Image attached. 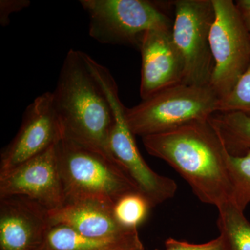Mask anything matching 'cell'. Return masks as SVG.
Returning a JSON list of instances; mask_svg holds the SVG:
<instances>
[{"mask_svg": "<svg viewBox=\"0 0 250 250\" xmlns=\"http://www.w3.org/2000/svg\"><path fill=\"white\" fill-rule=\"evenodd\" d=\"M209 42L213 70L209 85L220 100L233 89L250 62V35L234 1L213 0Z\"/></svg>", "mask_w": 250, "mask_h": 250, "instance_id": "obj_7", "label": "cell"}, {"mask_svg": "<svg viewBox=\"0 0 250 250\" xmlns=\"http://www.w3.org/2000/svg\"><path fill=\"white\" fill-rule=\"evenodd\" d=\"M228 164L232 186V202L244 211L250 203V150L242 156L228 154Z\"/></svg>", "mask_w": 250, "mask_h": 250, "instance_id": "obj_17", "label": "cell"}, {"mask_svg": "<svg viewBox=\"0 0 250 250\" xmlns=\"http://www.w3.org/2000/svg\"><path fill=\"white\" fill-rule=\"evenodd\" d=\"M60 142L0 177V198L23 196L49 210L62 207L65 196L59 161Z\"/></svg>", "mask_w": 250, "mask_h": 250, "instance_id": "obj_10", "label": "cell"}, {"mask_svg": "<svg viewBox=\"0 0 250 250\" xmlns=\"http://www.w3.org/2000/svg\"><path fill=\"white\" fill-rule=\"evenodd\" d=\"M29 0H1L0 1V24L2 27L9 25L10 16L29 7Z\"/></svg>", "mask_w": 250, "mask_h": 250, "instance_id": "obj_21", "label": "cell"}, {"mask_svg": "<svg viewBox=\"0 0 250 250\" xmlns=\"http://www.w3.org/2000/svg\"><path fill=\"white\" fill-rule=\"evenodd\" d=\"M150 155L166 161L203 203L218 208L232 201L228 154L209 121H196L142 138Z\"/></svg>", "mask_w": 250, "mask_h": 250, "instance_id": "obj_1", "label": "cell"}, {"mask_svg": "<svg viewBox=\"0 0 250 250\" xmlns=\"http://www.w3.org/2000/svg\"><path fill=\"white\" fill-rule=\"evenodd\" d=\"M172 37L183 60V83L208 85L213 70L209 36L215 17L213 0H177Z\"/></svg>", "mask_w": 250, "mask_h": 250, "instance_id": "obj_8", "label": "cell"}, {"mask_svg": "<svg viewBox=\"0 0 250 250\" xmlns=\"http://www.w3.org/2000/svg\"><path fill=\"white\" fill-rule=\"evenodd\" d=\"M89 16V35L107 45L139 47L145 33L170 29V18L159 4L147 0H81Z\"/></svg>", "mask_w": 250, "mask_h": 250, "instance_id": "obj_5", "label": "cell"}, {"mask_svg": "<svg viewBox=\"0 0 250 250\" xmlns=\"http://www.w3.org/2000/svg\"><path fill=\"white\" fill-rule=\"evenodd\" d=\"M164 250H225L221 238L218 236L215 239L202 244H192L188 242L178 241L170 238L166 241Z\"/></svg>", "mask_w": 250, "mask_h": 250, "instance_id": "obj_20", "label": "cell"}, {"mask_svg": "<svg viewBox=\"0 0 250 250\" xmlns=\"http://www.w3.org/2000/svg\"><path fill=\"white\" fill-rule=\"evenodd\" d=\"M52 225L48 208L35 200L0 198V250H38Z\"/></svg>", "mask_w": 250, "mask_h": 250, "instance_id": "obj_12", "label": "cell"}, {"mask_svg": "<svg viewBox=\"0 0 250 250\" xmlns=\"http://www.w3.org/2000/svg\"><path fill=\"white\" fill-rule=\"evenodd\" d=\"M52 94L63 137L113 157L109 149L113 111L83 52L70 49L67 52Z\"/></svg>", "mask_w": 250, "mask_h": 250, "instance_id": "obj_2", "label": "cell"}, {"mask_svg": "<svg viewBox=\"0 0 250 250\" xmlns=\"http://www.w3.org/2000/svg\"><path fill=\"white\" fill-rule=\"evenodd\" d=\"M235 4L250 35V0H239Z\"/></svg>", "mask_w": 250, "mask_h": 250, "instance_id": "obj_22", "label": "cell"}, {"mask_svg": "<svg viewBox=\"0 0 250 250\" xmlns=\"http://www.w3.org/2000/svg\"><path fill=\"white\" fill-rule=\"evenodd\" d=\"M38 250H144L139 236L129 238H90L62 225H52Z\"/></svg>", "mask_w": 250, "mask_h": 250, "instance_id": "obj_14", "label": "cell"}, {"mask_svg": "<svg viewBox=\"0 0 250 250\" xmlns=\"http://www.w3.org/2000/svg\"><path fill=\"white\" fill-rule=\"evenodd\" d=\"M220 99L208 85H174L126 108L125 117L134 136L167 132L196 121H208L218 112Z\"/></svg>", "mask_w": 250, "mask_h": 250, "instance_id": "obj_4", "label": "cell"}, {"mask_svg": "<svg viewBox=\"0 0 250 250\" xmlns=\"http://www.w3.org/2000/svg\"><path fill=\"white\" fill-rule=\"evenodd\" d=\"M171 31L172 29L148 31L140 40L142 61L140 95L143 100L183 83L184 62L174 45Z\"/></svg>", "mask_w": 250, "mask_h": 250, "instance_id": "obj_11", "label": "cell"}, {"mask_svg": "<svg viewBox=\"0 0 250 250\" xmlns=\"http://www.w3.org/2000/svg\"><path fill=\"white\" fill-rule=\"evenodd\" d=\"M150 205L139 192L122 197L113 206V211L117 221L123 226L138 229L147 218Z\"/></svg>", "mask_w": 250, "mask_h": 250, "instance_id": "obj_18", "label": "cell"}, {"mask_svg": "<svg viewBox=\"0 0 250 250\" xmlns=\"http://www.w3.org/2000/svg\"><path fill=\"white\" fill-rule=\"evenodd\" d=\"M218 112H240L250 116V62L233 89L220 100Z\"/></svg>", "mask_w": 250, "mask_h": 250, "instance_id": "obj_19", "label": "cell"}, {"mask_svg": "<svg viewBox=\"0 0 250 250\" xmlns=\"http://www.w3.org/2000/svg\"><path fill=\"white\" fill-rule=\"evenodd\" d=\"M63 136L53 94L45 92L26 108L19 131L1 152L0 177L45 152L60 142Z\"/></svg>", "mask_w": 250, "mask_h": 250, "instance_id": "obj_9", "label": "cell"}, {"mask_svg": "<svg viewBox=\"0 0 250 250\" xmlns=\"http://www.w3.org/2000/svg\"><path fill=\"white\" fill-rule=\"evenodd\" d=\"M217 225L225 250H250V223L232 201L219 207Z\"/></svg>", "mask_w": 250, "mask_h": 250, "instance_id": "obj_16", "label": "cell"}, {"mask_svg": "<svg viewBox=\"0 0 250 250\" xmlns=\"http://www.w3.org/2000/svg\"><path fill=\"white\" fill-rule=\"evenodd\" d=\"M113 208L98 202H70L49 210V214L52 225H65L90 238L114 239L139 236L138 229L125 228L117 221Z\"/></svg>", "mask_w": 250, "mask_h": 250, "instance_id": "obj_13", "label": "cell"}, {"mask_svg": "<svg viewBox=\"0 0 250 250\" xmlns=\"http://www.w3.org/2000/svg\"><path fill=\"white\" fill-rule=\"evenodd\" d=\"M59 161L65 202L94 201L113 207L125 195L140 193L120 163L98 149L63 137Z\"/></svg>", "mask_w": 250, "mask_h": 250, "instance_id": "obj_3", "label": "cell"}, {"mask_svg": "<svg viewBox=\"0 0 250 250\" xmlns=\"http://www.w3.org/2000/svg\"><path fill=\"white\" fill-rule=\"evenodd\" d=\"M230 155L250 150V116L240 112H217L208 119Z\"/></svg>", "mask_w": 250, "mask_h": 250, "instance_id": "obj_15", "label": "cell"}, {"mask_svg": "<svg viewBox=\"0 0 250 250\" xmlns=\"http://www.w3.org/2000/svg\"><path fill=\"white\" fill-rule=\"evenodd\" d=\"M107 97L113 115L109 138L112 155L129 174L140 193L149 202L151 208L173 198L177 193L175 181L156 173L143 159L125 117L126 107L122 103L118 85L109 70L99 72L96 76Z\"/></svg>", "mask_w": 250, "mask_h": 250, "instance_id": "obj_6", "label": "cell"}]
</instances>
